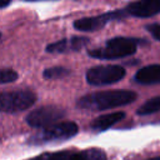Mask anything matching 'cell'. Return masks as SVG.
<instances>
[{
	"instance_id": "6da1fadb",
	"label": "cell",
	"mask_w": 160,
	"mask_h": 160,
	"mask_svg": "<svg viewBox=\"0 0 160 160\" xmlns=\"http://www.w3.org/2000/svg\"><path fill=\"white\" fill-rule=\"evenodd\" d=\"M136 98H138L136 92L131 90H122V89L105 90V91H98L84 95L76 101V105L80 109L101 111V110L129 105L134 102Z\"/></svg>"
},
{
	"instance_id": "7a4b0ae2",
	"label": "cell",
	"mask_w": 160,
	"mask_h": 160,
	"mask_svg": "<svg viewBox=\"0 0 160 160\" xmlns=\"http://www.w3.org/2000/svg\"><path fill=\"white\" fill-rule=\"evenodd\" d=\"M138 49V41L130 38L116 36L105 42L104 46L91 49L88 51V55L99 60H112L135 54Z\"/></svg>"
},
{
	"instance_id": "3957f363",
	"label": "cell",
	"mask_w": 160,
	"mask_h": 160,
	"mask_svg": "<svg viewBox=\"0 0 160 160\" xmlns=\"http://www.w3.org/2000/svg\"><path fill=\"white\" fill-rule=\"evenodd\" d=\"M78 125L74 121H59L50 126L41 129L35 135L28 139L30 145H44L51 142H61L74 138L78 134Z\"/></svg>"
},
{
	"instance_id": "277c9868",
	"label": "cell",
	"mask_w": 160,
	"mask_h": 160,
	"mask_svg": "<svg viewBox=\"0 0 160 160\" xmlns=\"http://www.w3.org/2000/svg\"><path fill=\"white\" fill-rule=\"evenodd\" d=\"M36 101L35 92L30 90H10L0 92V112L16 114L25 111Z\"/></svg>"
},
{
	"instance_id": "5b68a950",
	"label": "cell",
	"mask_w": 160,
	"mask_h": 160,
	"mask_svg": "<svg viewBox=\"0 0 160 160\" xmlns=\"http://www.w3.org/2000/svg\"><path fill=\"white\" fill-rule=\"evenodd\" d=\"M125 69L121 65H99L86 71V82L92 86H105L122 80Z\"/></svg>"
},
{
	"instance_id": "8992f818",
	"label": "cell",
	"mask_w": 160,
	"mask_h": 160,
	"mask_svg": "<svg viewBox=\"0 0 160 160\" xmlns=\"http://www.w3.org/2000/svg\"><path fill=\"white\" fill-rule=\"evenodd\" d=\"M65 116V110L56 105H46L38 108L29 112L26 116V122L31 128L44 129L52 124L59 122Z\"/></svg>"
},
{
	"instance_id": "52a82bcc",
	"label": "cell",
	"mask_w": 160,
	"mask_h": 160,
	"mask_svg": "<svg viewBox=\"0 0 160 160\" xmlns=\"http://www.w3.org/2000/svg\"><path fill=\"white\" fill-rule=\"evenodd\" d=\"M125 15L124 10H115V11H109L101 15H96V16H90V18H81L74 21V28L79 31H84V32H91V31H96L99 29H102L109 21L112 20H120L122 19Z\"/></svg>"
},
{
	"instance_id": "ba28073f",
	"label": "cell",
	"mask_w": 160,
	"mask_h": 160,
	"mask_svg": "<svg viewBox=\"0 0 160 160\" xmlns=\"http://www.w3.org/2000/svg\"><path fill=\"white\" fill-rule=\"evenodd\" d=\"M126 16L151 18L160 12V0H135L124 9Z\"/></svg>"
},
{
	"instance_id": "9c48e42d",
	"label": "cell",
	"mask_w": 160,
	"mask_h": 160,
	"mask_svg": "<svg viewBox=\"0 0 160 160\" xmlns=\"http://www.w3.org/2000/svg\"><path fill=\"white\" fill-rule=\"evenodd\" d=\"M90 42V39L86 36H71L61 39L59 41L51 42L46 46V52L50 54H68L75 52L85 48Z\"/></svg>"
},
{
	"instance_id": "30bf717a",
	"label": "cell",
	"mask_w": 160,
	"mask_h": 160,
	"mask_svg": "<svg viewBox=\"0 0 160 160\" xmlns=\"http://www.w3.org/2000/svg\"><path fill=\"white\" fill-rule=\"evenodd\" d=\"M134 79L141 85L160 84V64H151L139 69Z\"/></svg>"
},
{
	"instance_id": "8fae6325",
	"label": "cell",
	"mask_w": 160,
	"mask_h": 160,
	"mask_svg": "<svg viewBox=\"0 0 160 160\" xmlns=\"http://www.w3.org/2000/svg\"><path fill=\"white\" fill-rule=\"evenodd\" d=\"M125 118V112L122 111H115V112H110V114H104L100 115L98 118H95L91 124L90 128L94 131H104L110 129L111 126H114L116 122L121 121Z\"/></svg>"
},
{
	"instance_id": "7c38bea8",
	"label": "cell",
	"mask_w": 160,
	"mask_h": 160,
	"mask_svg": "<svg viewBox=\"0 0 160 160\" xmlns=\"http://www.w3.org/2000/svg\"><path fill=\"white\" fill-rule=\"evenodd\" d=\"M160 111V95L159 96H154L149 100H146L138 110L136 114L140 116H146V115H151Z\"/></svg>"
},
{
	"instance_id": "4fadbf2b",
	"label": "cell",
	"mask_w": 160,
	"mask_h": 160,
	"mask_svg": "<svg viewBox=\"0 0 160 160\" xmlns=\"http://www.w3.org/2000/svg\"><path fill=\"white\" fill-rule=\"evenodd\" d=\"M72 151L61 150V151H52V152H42L32 159L29 160H69Z\"/></svg>"
},
{
	"instance_id": "5bb4252c",
	"label": "cell",
	"mask_w": 160,
	"mask_h": 160,
	"mask_svg": "<svg viewBox=\"0 0 160 160\" xmlns=\"http://www.w3.org/2000/svg\"><path fill=\"white\" fill-rule=\"evenodd\" d=\"M69 74H70V70L64 66H52V68L45 69L42 72V76L49 80H56V79H62Z\"/></svg>"
},
{
	"instance_id": "9a60e30c",
	"label": "cell",
	"mask_w": 160,
	"mask_h": 160,
	"mask_svg": "<svg viewBox=\"0 0 160 160\" xmlns=\"http://www.w3.org/2000/svg\"><path fill=\"white\" fill-rule=\"evenodd\" d=\"M19 75L12 69H0V85L2 84H10L15 80H18Z\"/></svg>"
},
{
	"instance_id": "2e32d148",
	"label": "cell",
	"mask_w": 160,
	"mask_h": 160,
	"mask_svg": "<svg viewBox=\"0 0 160 160\" xmlns=\"http://www.w3.org/2000/svg\"><path fill=\"white\" fill-rule=\"evenodd\" d=\"M146 30L151 34V36L160 41V24H151L146 26Z\"/></svg>"
},
{
	"instance_id": "e0dca14e",
	"label": "cell",
	"mask_w": 160,
	"mask_h": 160,
	"mask_svg": "<svg viewBox=\"0 0 160 160\" xmlns=\"http://www.w3.org/2000/svg\"><path fill=\"white\" fill-rule=\"evenodd\" d=\"M10 2H11V0H0V9L6 8V6H8Z\"/></svg>"
},
{
	"instance_id": "ac0fdd59",
	"label": "cell",
	"mask_w": 160,
	"mask_h": 160,
	"mask_svg": "<svg viewBox=\"0 0 160 160\" xmlns=\"http://www.w3.org/2000/svg\"><path fill=\"white\" fill-rule=\"evenodd\" d=\"M148 160H160V156H156V158H151V159H148Z\"/></svg>"
}]
</instances>
